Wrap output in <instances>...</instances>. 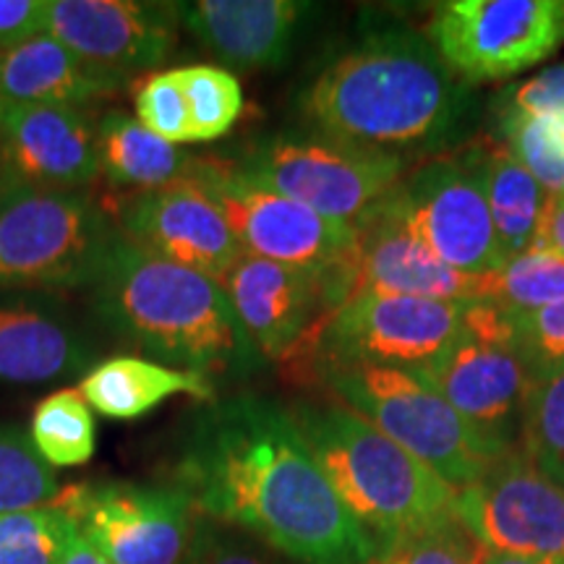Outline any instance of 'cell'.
<instances>
[{
  "label": "cell",
  "instance_id": "6da1fadb",
  "mask_svg": "<svg viewBox=\"0 0 564 564\" xmlns=\"http://www.w3.org/2000/svg\"><path fill=\"white\" fill-rule=\"evenodd\" d=\"M175 486L202 518L299 564H371L382 554L337 499L291 411L259 394L212 400L192 415Z\"/></svg>",
  "mask_w": 564,
  "mask_h": 564
},
{
  "label": "cell",
  "instance_id": "7a4b0ae2",
  "mask_svg": "<svg viewBox=\"0 0 564 564\" xmlns=\"http://www.w3.org/2000/svg\"><path fill=\"white\" fill-rule=\"evenodd\" d=\"M301 110L314 131L400 154L442 144L460 123L465 91L426 37L379 30L308 84Z\"/></svg>",
  "mask_w": 564,
  "mask_h": 564
},
{
  "label": "cell",
  "instance_id": "3957f363",
  "mask_svg": "<svg viewBox=\"0 0 564 564\" xmlns=\"http://www.w3.org/2000/svg\"><path fill=\"white\" fill-rule=\"evenodd\" d=\"M89 295L108 333L162 366L209 379L238 377L259 356L220 282L165 262L121 232L105 251Z\"/></svg>",
  "mask_w": 564,
  "mask_h": 564
},
{
  "label": "cell",
  "instance_id": "277c9868",
  "mask_svg": "<svg viewBox=\"0 0 564 564\" xmlns=\"http://www.w3.org/2000/svg\"><path fill=\"white\" fill-rule=\"evenodd\" d=\"M295 426L356 523L390 552L457 520V489L343 403L288 405Z\"/></svg>",
  "mask_w": 564,
  "mask_h": 564
},
{
  "label": "cell",
  "instance_id": "5b68a950",
  "mask_svg": "<svg viewBox=\"0 0 564 564\" xmlns=\"http://www.w3.org/2000/svg\"><path fill=\"white\" fill-rule=\"evenodd\" d=\"M322 373L345 408L419 457L457 491L514 453L460 419L423 371L324 366Z\"/></svg>",
  "mask_w": 564,
  "mask_h": 564
},
{
  "label": "cell",
  "instance_id": "8992f818",
  "mask_svg": "<svg viewBox=\"0 0 564 564\" xmlns=\"http://www.w3.org/2000/svg\"><path fill=\"white\" fill-rule=\"evenodd\" d=\"M116 232L84 192L0 181V293L89 288Z\"/></svg>",
  "mask_w": 564,
  "mask_h": 564
},
{
  "label": "cell",
  "instance_id": "52a82bcc",
  "mask_svg": "<svg viewBox=\"0 0 564 564\" xmlns=\"http://www.w3.org/2000/svg\"><path fill=\"white\" fill-rule=\"evenodd\" d=\"M238 167L322 217L358 228L405 175V158L322 131H280L253 141Z\"/></svg>",
  "mask_w": 564,
  "mask_h": 564
},
{
  "label": "cell",
  "instance_id": "ba28073f",
  "mask_svg": "<svg viewBox=\"0 0 564 564\" xmlns=\"http://www.w3.org/2000/svg\"><path fill=\"white\" fill-rule=\"evenodd\" d=\"M465 303L468 301H434L371 291L352 293L291 356L316 352L322 369L382 366L426 371L463 333Z\"/></svg>",
  "mask_w": 564,
  "mask_h": 564
},
{
  "label": "cell",
  "instance_id": "9c48e42d",
  "mask_svg": "<svg viewBox=\"0 0 564 564\" xmlns=\"http://www.w3.org/2000/svg\"><path fill=\"white\" fill-rule=\"evenodd\" d=\"M192 178L223 212L243 253L301 270H335L356 262L358 228L322 217L249 178L238 162L199 154Z\"/></svg>",
  "mask_w": 564,
  "mask_h": 564
},
{
  "label": "cell",
  "instance_id": "30bf717a",
  "mask_svg": "<svg viewBox=\"0 0 564 564\" xmlns=\"http://www.w3.org/2000/svg\"><path fill=\"white\" fill-rule=\"evenodd\" d=\"M423 373L478 434L518 449L531 373L514 348L510 314L486 301L465 303L463 333Z\"/></svg>",
  "mask_w": 564,
  "mask_h": 564
},
{
  "label": "cell",
  "instance_id": "8fae6325",
  "mask_svg": "<svg viewBox=\"0 0 564 564\" xmlns=\"http://www.w3.org/2000/svg\"><path fill=\"white\" fill-rule=\"evenodd\" d=\"M392 207L434 257L465 278L502 267L486 194L484 144L460 154H442L398 183Z\"/></svg>",
  "mask_w": 564,
  "mask_h": 564
},
{
  "label": "cell",
  "instance_id": "7c38bea8",
  "mask_svg": "<svg viewBox=\"0 0 564 564\" xmlns=\"http://www.w3.org/2000/svg\"><path fill=\"white\" fill-rule=\"evenodd\" d=\"M426 40L460 79H507L562 45L564 0H449L434 9Z\"/></svg>",
  "mask_w": 564,
  "mask_h": 564
},
{
  "label": "cell",
  "instance_id": "4fadbf2b",
  "mask_svg": "<svg viewBox=\"0 0 564 564\" xmlns=\"http://www.w3.org/2000/svg\"><path fill=\"white\" fill-rule=\"evenodd\" d=\"M110 564H186L194 502L178 486L76 484L53 499Z\"/></svg>",
  "mask_w": 564,
  "mask_h": 564
},
{
  "label": "cell",
  "instance_id": "5bb4252c",
  "mask_svg": "<svg viewBox=\"0 0 564 564\" xmlns=\"http://www.w3.org/2000/svg\"><path fill=\"white\" fill-rule=\"evenodd\" d=\"M220 285L253 350L285 361L356 291V262L301 270L243 253Z\"/></svg>",
  "mask_w": 564,
  "mask_h": 564
},
{
  "label": "cell",
  "instance_id": "9a60e30c",
  "mask_svg": "<svg viewBox=\"0 0 564 564\" xmlns=\"http://www.w3.org/2000/svg\"><path fill=\"white\" fill-rule=\"evenodd\" d=\"M457 520L486 552L564 556V489L523 449L457 491Z\"/></svg>",
  "mask_w": 564,
  "mask_h": 564
},
{
  "label": "cell",
  "instance_id": "2e32d148",
  "mask_svg": "<svg viewBox=\"0 0 564 564\" xmlns=\"http://www.w3.org/2000/svg\"><path fill=\"white\" fill-rule=\"evenodd\" d=\"M116 217L129 241L215 282L243 257L220 207L194 178L129 194Z\"/></svg>",
  "mask_w": 564,
  "mask_h": 564
},
{
  "label": "cell",
  "instance_id": "e0dca14e",
  "mask_svg": "<svg viewBox=\"0 0 564 564\" xmlns=\"http://www.w3.org/2000/svg\"><path fill=\"white\" fill-rule=\"evenodd\" d=\"M178 24V3L51 0L47 34L89 66L129 76L171 58Z\"/></svg>",
  "mask_w": 564,
  "mask_h": 564
},
{
  "label": "cell",
  "instance_id": "ac0fdd59",
  "mask_svg": "<svg viewBox=\"0 0 564 564\" xmlns=\"http://www.w3.org/2000/svg\"><path fill=\"white\" fill-rule=\"evenodd\" d=\"M0 181L82 192L100 178L95 123L76 108L0 100Z\"/></svg>",
  "mask_w": 564,
  "mask_h": 564
},
{
  "label": "cell",
  "instance_id": "d6986e66",
  "mask_svg": "<svg viewBox=\"0 0 564 564\" xmlns=\"http://www.w3.org/2000/svg\"><path fill=\"white\" fill-rule=\"evenodd\" d=\"M312 11L303 0H196L178 3V19L212 58L232 70L274 68L288 61L301 21Z\"/></svg>",
  "mask_w": 564,
  "mask_h": 564
},
{
  "label": "cell",
  "instance_id": "ffe728a7",
  "mask_svg": "<svg viewBox=\"0 0 564 564\" xmlns=\"http://www.w3.org/2000/svg\"><path fill=\"white\" fill-rule=\"evenodd\" d=\"M413 295L434 301H474L476 278H465L413 236L390 196L358 225L356 291Z\"/></svg>",
  "mask_w": 564,
  "mask_h": 564
},
{
  "label": "cell",
  "instance_id": "44dd1931",
  "mask_svg": "<svg viewBox=\"0 0 564 564\" xmlns=\"http://www.w3.org/2000/svg\"><path fill=\"white\" fill-rule=\"evenodd\" d=\"M91 343L55 306L0 301V384H47L89 369Z\"/></svg>",
  "mask_w": 564,
  "mask_h": 564
},
{
  "label": "cell",
  "instance_id": "7402d4cb",
  "mask_svg": "<svg viewBox=\"0 0 564 564\" xmlns=\"http://www.w3.org/2000/svg\"><path fill=\"white\" fill-rule=\"evenodd\" d=\"M126 87L129 76L89 66L51 34L0 55V100L82 110Z\"/></svg>",
  "mask_w": 564,
  "mask_h": 564
},
{
  "label": "cell",
  "instance_id": "603a6c76",
  "mask_svg": "<svg viewBox=\"0 0 564 564\" xmlns=\"http://www.w3.org/2000/svg\"><path fill=\"white\" fill-rule=\"evenodd\" d=\"M79 387L89 408L118 421L152 413L175 394H188L202 403L215 400V382L204 373L173 369L137 356H116L95 364L84 373Z\"/></svg>",
  "mask_w": 564,
  "mask_h": 564
},
{
  "label": "cell",
  "instance_id": "cb8c5ba5",
  "mask_svg": "<svg viewBox=\"0 0 564 564\" xmlns=\"http://www.w3.org/2000/svg\"><path fill=\"white\" fill-rule=\"evenodd\" d=\"M97 129V158L100 175L112 188L123 192H152L171 183L192 178L199 154L154 137L126 110L102 112Z\"/></svg>",
  "mask_w": 564,
  "mask_h": 564
},
{
  "label": "cell",
  "instance_id": "d4e9b609",
  "mask_svg": "<svg viewBox=\"0 0 564 564\" xmlns=\"http://www.w3.org/2000/svg\"><path fill=\"white\" fill-rule=\"evenodd\" d=\"M481 144L491 223L505 264L533 246L549 196L533 175L512 158L505 141L499 144L494 139H484Z\"/></svg>",
  "mask_w": 564,
  "mask_h": 564
},
{
  "label": "cell",
  "instance_id": "484cf974",
  "mask_svg": "<svg viewBox=\"0 0 564 564\" xmlns=\"http://www.w3.org/2000/svg\"><path fill=\"white\" fill-rule=\"evenodd\" d=\"M474 301H486L507 314L554 306L564 301V253L531 246L499 270L476 278Z\"/></svg>",
  "mask_w": 564,
  "mask_h": 564
},
{
  "label": "cell",
  "instance_id": "4316f807",
  "mask_svg": "<svg viewBox=\"0 0 564 564\" xmlns=\"http://www.w3.org/2000/svg\"><path fill=\"white\" fill-rule=\"evenodd\" d=\"M30 440L51 468H79L97 447L95 415L79 390L47 394L32 415Z\"/></svg>",
  "mask_w": 564,
  "mask_h": 564
},
{
  "label": "cell",
  "instance_id": "83f0119b",
  "mask_svg": "<svg viewBox=\"0 0 564 564\" xmlns=\"http://www.w3.org/2000/svg\"><path fill=\"white\" fill-rule=\"evenodd\" d=\"M520 449L541 474L564 489V369L531 382Z\"/></svg>",
  "mask_w": 564,
  "mask_h": 564
},
{
  "label": "cell",
  "instance_id": "f1b7e54d",
  "mask_svg": "<svg viewBox=\"0 0 564 564\" xmlns=\"http://www.w3.org/2000/svg\"><path fill=\"white\" fill-rule=\"evenodd\" d=\"M55 470L17 426L0 423V514L45 507L58 497Z\"/></svg>",
  "mask_w": 564,
  "mask_h": 564
},
{
  "label": "cell",
  "instance_id": "f546056e",
  "mask_svg": "<svg viewBox=\"0 0 564 564\" xmlns=\"http://www.w3.org/2000/svg\"><path fill=\"white\" fill-rule=\"evenodd\" d=\"M178 79L188 105L192 141H215L236 126L243 112V91L228 68L186 66Z\"/></svg>",
  "mask_w": 564,
  "mask_h": 564
},
{
  "label": "cell",
  "instance_id": "4dcf8cb0",
  "mask_svg": "<svg viewBox=\"0 0 564 564\" xmlns=\"http://www.w3.org/2000/svg\"><path fill=\"white\" fill-rule=\"evenodd\" d=\"M74 520L58 505L0 514V564H58Z\"/></svg>",
  "mask_w": 564,
  "mask_h": 564
},
{
  "label": "cell",
  "instance_id": "1f68e13d",
  "mask_svg": "<svg viewBox=\"0 0 564 564\" xmlns=\"http://www.w3.org/2000/svg\"><path fill=\"white\" fill-rule=\"evenodd\" d=\"M505 147L533 175L546 196L564 194V154L549 141L539 118L499 112Z\"/></svg>",
  "mask_w": 564,
  "mask_h": 564
},
{
  "label": "cell",
  "instance_id": "d6a6232c",
  "mask_svg": "<svg viewBox=\"0 0 564 564\" xmlns=\"http://www.w3.org/2000/svg\"><path fill=\"white\" fill-rule=\"evenodd\" d=\"M512 340L531 382L564 369V301L525 314H510Z\"/></svg>",
  "mask_w": 564,
  "mask_h": 564
},
{
  "label": "cell",
  "instance_id": "836d02e7",
  "mask_svg": "<svg viewBox=\"0 0 564 564\" xmlns=\"http://www.w3.org/2000/svg\"><path fill=\"white\" fill-rule=\"evenodd\" d=\"M133 102H137V121L150 129L154 137L171 141V144L192 141L188 105L178 79V68L147 76L137 87Z\"/></svg>",
  "mask_w": 564,
  "mask_h": 564
},
{
  "label": "cell",
  "instance_id": "e575fe53",
  "mask_svg": "<svg viewBox=\"0 0 564 564\" xmlns=\"http://www.w3.org/2000/svg\"><path fill=\"white\" fill-rule=\"evenodd\" d=\"M484 546L463 525L408 541L379 554L371 564H481Z\"/></svg>",
  "mask_w": 564,
  "mask_h": 564
},
{
  "label": "cell",
  "instance_id": "d590c367",
  "mask_svg": "<svg viewBox=\"0 0 564 564\" xmlns=\"http://www.w3.org/2000/svg\"><path fill=\"white\" fill-rule=\"evenodd\" d=\"M499 112H520L533 118H564V66L541 70L507 91Z\"/></svg>",
  "mask_w": 564,
  "mask_h": 564
},
{
  "label": "cell",
  "instance_id": "8d00e7d4",
  "mask_svg": "<svg viewBox=\"0 0 564 564\" xmlns=\"http://www.w3.org/2000/svg\"><path fill=\"white\" fill-rule=\"evenodd\" d=\"M186 564H278L243 541L232 539L215 520L199 518Z\"/></svg>",
  "mask_w": 564,
  "mask_h": 564
},
{
  "label": "cell",
  "instance_id": "74e56055",
  "mask_svg": "<svg viewBox=\"0 0 564 564\" xmlns=\"http://www.w3.org/2000/svg\"><path fill=\"white\" fill-rule=\"evenodd\" d=\"M51 0H0V55L47 34Z\"/></svg>",
  "mask_w": 564,
  "mask_h": 564
},
{
  "label": "cell",
  "instance_id": "f35d334b",
  "mask_svg": "<svg viewBox=\"0 0 564 564\" xmlns=\"http://www.w3.org/2000/svg\"><path fill=\"white\" fill-rule=\"evenodd\" d=\"M533 246H544V249L564 253V194L546 199L544 217H541Z\"/></svg>",
  "mask_w": 564,
  "mask_h": 564
},
{
  "label": "cell",
  "instance_id": "ab89813d",
  "mask_svg": "<svg viewBox=\"0 0 564 564\" xmlns=\"http://www.w3.org/2000/svg\"><path fill=\"white\" fill-rule=\"evenodd\" d=\"M58 564H110V560L100 552V549L91 544L87 535H84L74 523L66 539V546H63Z\"/></svg>",
  "mask_w": 564,
  "mask_h": 564
},
{
  "label": "cell",
  "instance_id": "60d3db41",
  "mask_svg": "<svg viewBox=\"0 0 564 564\" xmlns=\"http://www.w3.org/2000/svg\"><path fill=\"white\" fill-rule=\"evenodd\" d=\"M481 564H564V556H518V554L486 552L484 549Z\"/></svg>",
  "mask_w": 564,
  "mask_h": 564
},
{
  "label": "cell",
  "instance_id": "b9f144b4",
  "mask_svg": "<svg viewBox=\"0 0 564 564\" xmlns=\"http://www.w3.org/2000/svg\"><path fill=\"white\" fill-rule=\"evenodd\" d=\"M0 173H3V162H0Z\"/></svg>",
  "mask_w": 564,
  "mask_h": 564
}]
</instances>
